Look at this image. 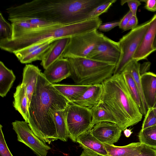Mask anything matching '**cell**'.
Returning a JSON list of instances; mask_svg holds the SVG:
<instances>
[{
	"label": "cell",
	"mask_w": 156,
	"mask_h": 156,
	"mask_svg": "<svg viewBox=\"0 0 156 156\" xmlns=\"http://www.w3.org/2000/svg\"><path fill=\"white\" fill-rule=\"evenodd\" d=\"M69 102L41 72L28 108V123L34 134L45 143L58 139L54 116L57 112L65 110Z\"/></svg>",
	"instance_id": "cell-1"
},
{
	"label": "cell",
	"mask_w": 156,
	"mask_h": 156,
	"mask_svg": "<svg viewBox=\"0 0 156 156\" xmlns=\"http://www.w3.org/2000/svg\"><path fill=\"white\" fill-rule=\"evenodd\" d=\"M102 101L112 113L122 131L136 124L143 114L133 100L121 73L103 82Z\"/></svg>",
	"instance_id": "cell-2"
},
{
	"label": "cell",
	"mask_w": 156,
	"mask_h": 156,
	"mask_svg": "<svg viewBox=\"0 0 156 156\" xmlns=\"http://www.w3.org/2000/svg\"><path fill=\"white\" fill-rule=\"evenodd\" d=\"M93 29V24L90 20L65 25L47 27L26 32L10 40H1L0 47L2 50L13 53L33 44L71 37L90 32Z\"/></svg>",
	"instance_id": "cell-3"
},
{
	"label": "cell",
	"mask_w": 156,
	"mask_h": 156,
	"mask_svg": "<svg viewBox=\"0 0 156 156\" xmlns=\"http://www.w3.org/2000/svg\"><path fill=\"white\" fill-rule=\"evenodd\" d=\"M68 58L70 68V77L77 85L101 84L113 75L116 66L86 58Z\"/></svg>",
	"instance_id": "cell-4"
},
{
	"label": "cell",
	"mask_w": 156,
	"mask_h": 156,
	"mask_svg": "<svg viewBox=\"0 0 156 156\" xmlns=\"http://www.w3.org/2000/svg\"><path fill=\"white\" fill-rule=\"evenodd\" d=\"M151 21V19L137 26L120 39L118 42L120 55L113 75L121 74L126 66L133 59Z\"/></svg>",
	"instance_id": "cell-5"
},
{
	"label": "cell",
	"mask_w": 156,
	"mask_h": 156,
	"mask_svg": "<svg viewBox=\"0 0 156 156\" xmlns=\"http://www.w3.org/2000/svg\"><path fill=\"white\" fill-rule=\"evenodd\" d=\"M66 109L68 137L76 142L79 136L94 126L92 114L89 109L73 102H69Z\"/></svg>",
	"instance_id": "cell-6"
},
{
	"label": "cell",
	"mask_w": 156,
	"mask_h": 156,
	"mask_svg": "<svg viewBox=\"0 0 156 156\" xmlns=\"http://www.w3.org/2000/svg\"><path fill=\"white\" fill-rule=\"evenodd\" d=\"M104 35L95 30L70 37L62 58H87Z\"/></svg>",
	"instance_id": "cell-7"
},
{
	"label": "cell",
	"mask_w": 156,
	"mask_h": 156,
	"mask_svg": "<svg viewBox=\"0 0 156 156\" xmlns=\"http://www.w3.org/2000/svg\"><path fill=\"white\" fill-rule=\"evenodd\" d=\"M12 125L18 141L29 147L37 156H47L51 147L34 134L27 122L16 120Z\"/></svg>",
	"instance_id": "cell-8"
},
{
	"label": "cell",
	"mask_w": 156,
	"mask_h": 156,
	"mask_svg": "<svg viewBox=\"0 0 156 156\" xmlns=\"http://www.w3.org/2000/svg\"><path fill=\"white\" fill-rule=\"evenodd\" d=\"M120 53L118 42L104 35L86 58L116 65L119 60Z\"/></svg>",
	"instance_id": "cell-9"
},
{
	"label": "cell",
	"mask_w": 156,
	"mask_h": 156,
	"mask_svg": "<svg viewBox=\"0 0 156 156\" xmlns=\"http://www.w3.org/2000/svg\"><path fill=\"white\" fill-rule=\"evenodd\" d=\"M122 130L117 124L101 122L94 124L91 129L92 135L102 143L113 145L119 140Z\"/></svg>",
	"instance_id": "cell-10"
},
{
	"label": "cell",
	"mask_w": 156,
	"mask_h": 156,
	"mask_svg": "<svg viewBox=\"0 0 156 156\" xmlns=\"http://www.w3.org/2000/svg\"><path fill=\"white\" fill-rule=\"evenodd\" d=\"M156 37V14L151 18V22L133 59L137 61L146 59L155 51L154 43Z\"/></svg>",
	"instance_id": "cell-11"
},
{
	"label": "cell",
	"mask_w": 156,
	"mask_h": 156,
	"mask_svg": "<svg viewBox=\"0 0 156 156\" xmlns=\"http://www.w3.org/2000/svg\"><path fill=\"white\" fill-rule=\"evenodd\" d=\"M43 73L46 79L51 84L70 77L71 71L68 58H62L56 61L45 69Z\"/></svg>",
	"instance_id": "cell-12"
},
{
	"label": "cell",
	"mask_w": 156,
	"mask_h": 156,
	"mask_svg": "<svg viewBox=\"0 0 156 156\" xmlns=\"http://www.w3.org/2000/svg\"><path fill=\"white\" fill-rule=\"evenodd\" d=\"M91 129L79 136L76 142L83 151L88 153L95 155L109 156L104 144L92 135Z\"/></svg>",
	"instance_id": "cell-13"
},
{
	"label": "cell",
	"mask_w": 156,
	"mask_h": 156,
	"mask_svg": "<svg viewBox=\"0 0 156 156\" xmlns=\"http://www.w3.org/2000/svg\"><path fill=\"white\" fill-rule=\"evenodd\" d=\"M70 37L59 38L54 41L43 55L41 63L45 69L58 60L62 58V55L69 43Z\"/></svg>",
	"instance_id": "cell-14"
},
{
	"label": "cell",
	"mask_w": 156,
	"mask_h": 156,
	"mask_svg": "<svg viewBox=\"0 0 156 156\" xmlns=\"http://www.w3.org/2000/svg\"><path fill=\"white\" fill-rule=\"evenodd\" d=\"M103 92L101 84L91 85L80 98L73 103L90 110L102 102Z\"/></svg>",
	"instance_id": "cell-15"
},
{
	"label": "cell",
	"mask_w": 156,
	"mask_h": 156,
	"mask_svg": "<svg viewBox=\"0 0 156 156\" xmlns=\"http://www.w3.org/2000/svg\"><path fill=\"white\" fill-rule=\"evenodd\" d=\"M144 95L149 108H153L156 100V74L146 72L140 77Z\"/></svg>",
	"instance_id": "cell-16"
},
{
	"label": "cell",
	"mask_w": 156,
	"mask_h": 156,
	"mask_svg": "<svg viewBox=\"0 0 156 156\" xmlns=\"http://www.w3.org/2000/svg\"><path fill=\"white\" fill-rule=\"evenodd\" d=\"M41 70L33 65H26L23 69L22 83L26 87L29 108L32 96L36 87Z\"/></svg>",
	"instance_id": "cell-17"
},
{
	"label": "cell",
	"mask_w": 156,
	"mask_h": 156,
	"mask_svg": "<svg viewBox=\"0 0 156 156\" xmlns=\"http://www.w3.org/2000/svg\"><path fill=\"white\" fill-rule=\"evenodd\" d=\"M13 106L28 123L29 115L28 99L26 87L22 83L18 85L13 94Z\"/></svg>",
	"instance_id": "cell-18"
},
{
	"label": "cell",
	"mask_w": 156,
	"mask_h": 156,
	"mask_svg": "<svg viewBox=\"0 0 156 156\" xmlns=\"http://www.w3.org/2000/svg\"><path fill=\"white\" fill-rule=\"evenodd\" d=\"M54 87L69 102L80 98L90 86L53 84Z\"/></svg>",
	"instance_id": "cell-19"
},
{
	"label": "cell",
	"mask_w": 156,
	"mask_h": 156,
	"mask_svg": "<svg viewBox=\"0 0 156 156\" xmlns=\"http://www.w3.org/2000/svg\"><path fill=\"white\" fill-rule=\"evenodd\" d=\"M140 64L138 61L133 59L126 66L122 71L126 72L129 73L135 81L140 95L144 110V115L145 116L148 107L146 102L142 90L140 79Z\"/></svg>",
	"instance_id": "cell-20"
},
{
	"label": "cell",
	"mask_w": 156,
	"mask_h": 156,
	"mask_svg": "<svg viewBox=\"0 0 156 156\" xmlns=\"http://www.w3.org/2000/svg\"><path fill=\"white\" fill-rule=\"evenodd\" d=\"M16 79L13 71L0 62V96H5L12 87Z\"/></svg>",
	"instance_id": "cell-21"
},
{
	"label": "cell",
	"mask_w": 156,
	"mask_h": 156,
	"mask_svg": "<svg viewBox=\"0 0 156 156\" xmlns=\"http://www.w3.org/2000/svg\"><path fill=\"white\" fill-rule=\"evenodd\" d=\"M103 144L109 156H129L136 153L141 143L133 142L122 146Z\"/></svg>",
	"instance_id": "cell-22"
},
{
	"label": "cell",
	"mask_w": 156,
	"mask_h": 156,
	"mask_svg": "<svg viewBox=\"0 0 156 156\" xmlns=\"http://www.w3.org/2000/svg\"><path fill=\"white\" fill-rule=\"evenodd\" d=\"M94 125L101 122H109L117 124L112 112L102 102L90 109Z\"/></svg>",
	"instance_id": "cell-23"
},
{
	"label": "cell",
	"mask_w": 156,
	"mask_h": 156,
	"mask_svg": "<svg viewBox=\"0 0 156 156\" xmlns=\"http://www.w3.org/2000/svg\"><path fill=\"white\" fill-rule=\"evenodd\" d=\"M66 108L65 110L57 112L54 116L58 139L64 142L67 141L69 137L66 122Z\"/></svg>",
	"instance_id": "cell-24"
},
{
	"label": "cell",
	"mask_w": 156,
	"mask_h": 156,
	"mask_svg": "<svg viewBox=\"0 0 156 156\" xmlns=\"http://www.w3.org/2000/svg\"><path fill=\"white\" fill-rule=\"evenodd\" d=\"M127 87L141 112L144 115V110L140 95L138 88L131 75L128 72L122 71L121 73Z\"/></svg>",
	"instance_id": "cell-25"
},
{
	"label": "cell",
	"mask_w": 156,
	"mask_h": 156,
	"mask_svg": "<svg viewBox=\"0 0 156 156\" xmlns=\"http://www.w3.org/2000/svg\"><path fill=\"white\" fill-rule=\"evenodd\" d=\"M138 136L141 144L156 149V125L141 129Z\"/></svg>",
	"instance_id": "cell-26"
},
{
	"label": "cell",
	"mask_w": 156,
	"mask_h": 156,
	"mask_svg": "<svg viewBox=\"0 0 156 156\" xmlns=\"http://www.w3.org/2000/svg\"><path fill=\"white\" fill-rule=\"evenodd\" d=\"M54 41L49 42L35 50L21 59L20 62L23 64H27L37 60L41 61L43 55L50 48Z\"/></svg>",
	"instance_id": "cell-27"
},
{
	"label": "cell",
	"mask_w": 156,
	"mask_h": 156,
	"mask_svg": "<svg viewBox=\"0 0 156 156\" xmlns=\"http://www.w3.org/2000/svg\"><path fill=\"white\" fill-rule=\"evenodd\" d=\"M12 28L7 22L1 12L0 13V41L10 40L12 38Z\"/></svg>",
	"instance_id": "cell-28"
},
{
	"label": "cell",
	"mask_w": 156,
	"mask_h": 156,
	"mask_svg": "<svg viewBox=\"0 0 156 156\" xmlns=\"http://www.w3.org/2000/svg\"><path fill=\"white\" fill-rule=\"evenodd\" d=\"M8 20L11 23L14 22H25L32 24L43 27L52 26L60 25L51 23L44 20L37 18L22 17L10 19H8Z\"/></svg>",
	"instance_id": "cell-29"
},
{
	"label": "cell",
	"mask_w": 156,
	"mask_h": 156,
	"mask_svg": "<svg viewBox=\"0 0 156 156\" xmlns=\"http://www.w3.org/2000/svg\"><path fill=\"white\" fill-rule=\"evenodd\" d=\"M116 1V0H109L97 6L90 13L89 19L99 17L102 14L107 12L112 4Z\"/></svg>",
	"instance_id": "cell-30"
},
{
	"label": "cell",
	"mask_w": 156,
	"mask_h": 156,
	"mask_svg": "<svg viewBox=\"0 0 156 156\" xmlns=\"http://www.w3.org/2000/svg\"><path fill=\"white\" fill-rule=\"evenodd\" d=\"M156 125V115L153 108H149L143 122L142 129Z\"/></svg>",
	"instance_id": "cell-31"
},
{
	"label": "cell",
	"mask_w": 156,
	"mask_h": 156,
	"mask_svg": "<svg viewBox=\"0 0 156 156\" xmlns=\"http://www.w3.org/2000/svg\"><path fill=\"white\" fill-rule=\"evenodd\" d=\"M48 43L33 44L15 51L13 53L20 61L26 56Z\"/></svg>",
	"instance_id": "cell-32"
},
{
	"label": "cell",
	"mask_w": 156,
	"mask_h": 156,
	"mask_svg": "<svg viewBox=\"0 0 156 156\" xmlns=\"http://www.w3.org/2000/svg\"><path fill=\"white\" fill-rule=\"evenodd\" d=\"M129 156H156V149L141 144L137 152Z\"/></svg>",
	"instance_id": "cell-33"
},
{
	"label": "cell",
	"mask_w": 156,
	"mask_h": 156,
	"mask_svg": "<svg viewBox=\"0 0 156 156\" xmlns=\"http://www.w3.org/2000/svg\"><path fill=\"white\" fill-rule=\"evenodd\" d=\"M0 125V156H13L9 151L6 143L2 128Z\"/></svg>",
	"instance_id": "cell-34"
},
{
	"label": "cell",
	"mask_w": 156,
	"mask_h": 156,
	"mask_svg": "<svg viewBox=\"0 0 156 156\" xmlns=\"http://www.w3.org/2000/svg\"><path fill=\"white\" fill-rule=\"evenodd\" d=\"M140 2V1L137 0H122L121 1V4L123 5L127 3L133 15L136 16L137 9L141 4Z\"/></svg>",
	"instance_id": "cell-35"
},
{
	"label": "cell",
	"mask_w": 156,
	"mask_h": 156,
	"mask_svg": "<svg viewBox=\"0 0 156 156\" xmlns=\"http://www.w3.org/2000/svg\"><path fill=\"white\" fill-rule=\"evenodd\" d=\"M119 21L108 22L101 24L98 29L101 31L107 32L117 26H119Z\"/></svg>",
	"instance_id": "cell-36"
},
{
	"label": "cell",
	"mask_w": 156,
	"mask_h": 156,
	"mask_svg": "<svg viewBox=\"0 0 156 156\" xmlns=\"http://www.w3.org/2000/svg\"><path fill=\"white\" fill-rule=\"evenodd\" d=\"M133 16L132 13L129 10L119 21V28L124 30L130 19Z\"/></svg>",
	"instance_id": "cell-37"
},
{
	"label": "cell",
	"mask_w": 156,
	"mask_h": 156,
	"mask_svg": "<svg viewBox=\"0 0 156 156\" xmlns=\"http://www.w3.org/2000/svg\"><path fill=\"white\" fill-rule=\"evenodd\" d=\"M138 20L136 16L133 15L130 19L123 30L132 29L137 26Z\"/></svg>",
	"instance_id": "cell-38"
},
{
	"label": "cell",
	"mask_w": 156,
	"mask_h": 156,
	"mask_svg": "<svg viewBox=\"0 0 156 156\" xmlns=\"http://www.w3.org/2000/svg\"><path fill=\"white\" fill-rule=\"evenodd\" d=\"M140 1L145 3V8L147 10L153 12L156 11V0H144Z\"/></svg>",
	"instance_id": "cell-39"
},
{
	"label": "cell",
	"mask_w": 156,
	"mask_h": 156,
	"mask_svg": "<svg viewBox=\"0 0 156 156\" xmlns=\"http://www.w3.org/2000/svg\"><path fill=\"white\" fill-rule=\"evenodd\" d=\"M123 131L125 135L127 137L130 136L132 133L131 131V130L127 128L125 129Z\"/></svg>",
	"instance_id": "cell-40"
},
{
	"label": "cell",
	"mask_w": 156,
	"mask_h": 156,
	"mask_svg": "<svg viewBox=\"0 0 156 156\" xmlns=\"http://www.w3.org/2000/svg\"><path fill=\"white\" fill-rule=\"evenodd\" d=\"M79 156H104L101 155H95L88 153L84 151Z\"/></svg>",
	"instance_id": "cell-41"
},
{
	"label": "cell",
	"mask_w": 156,
	"mask_h": 156,
	"mask_svg": "<svg viewBox=\"0 0 156 156\" xmlns=\"http://www.w3.org/2000/svg\"><path fill=\"white\" fill-rule=\"evenodd\" d=\"M154 47L155 51L156 50V37L154 43Z\"/></svg>",
	"instance_id": "cell-42"
},
{
	"label": "cell",
	"mask_w": 156,
	"mask_h": 156,
	"mask_svg": "<svg viewBox=\"0 0 156 156\" xmlns=\"http://www.w3.org/2000/svg\"><path fill=\"white\" fill-rule=\"evenodd\" d=\"M154 111L156 115V107L153 108Z\"/></svg>",
	"instance_id": "cell-43"
},
{
	"label": "cell",
	"mask_w": 156,
	"mask_h": 156,
	"mask_svg": "<svg viewBox=\"0 0 156 156\" xmlns=\"http://www.w3.org/2000/svg\"><path fill=\"white\" fill-rule=\"evenodd\" d=\"M155 107H156V100L155 103V105H154V108Z\"/></svg>",
	"instance_id": "cell-44"
}]
</instances>
